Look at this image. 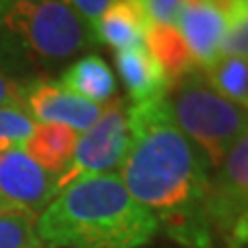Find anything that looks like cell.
I'll use <instances>...</instances> for the list:
<instances>
[{"label": "cell", "mask_w": 248, "mask_h": 248, "mask_svg": "<svg viewBox=\"0 0 248 248\" xmlns=\"http://www.w3.org/2000/svg\"><path fill=\"white\" fill-rule=\"evenodd\" d=\"M128 149L120 180L137 203L153 211L159 228L186 248H213L215 234L203 213L209 161L176 126L168 97L126 108Z\"/></svg>", "instance_id": "1"}, {"label": "cell", "mask_w": 248, "mask_h": 248, "mask_svg": "<svg viewBox=\"0 0 248 248\" xmlns=\"http://www.w3.org/2000/svg\"><path fill=\"white\" fill-rule=\"evenodd\" d=\"M157 232V215L114 172L73 182L35 217L37 238L52 248H141Z\"/></svg>", "instance_id": "2"}, {"label": "cell", "mask_w": 248, "mask_h": 248, "mask_svg": "<svg viewBox=\"0 0 248 248\" xmlns=\"http://www.w3.org/2000/svg\"><path fill=\"white\" fill-rule=\"evenodd\" d=\"M166 97L176 126L199 147L209 166L219 168L232 147L246 137V110L221 97L203 73L182 77Z\"/></svg>", "instance_id": "3"}, {"label": "cell", "mask_w": 248, "mask_h": 248, "mask_svg": "<svg viewBox=\"0 0 248 248\" xmlns=\"http://www.w3.org/2000/svg\"><path fill=\"white\" fill-rule=\"evenodd\" d=\"M0 25L25 58L58 64L93 44V33L60 0H9Z\"/></svg>", "instance_id": "4"}, {"label": "cell", "mask_w": 248, "mask_h": 248, "mask_svg": "<svg viewBox=\"0 0 248 248\" xmlns=\"http://www.w3.org/2000/svg\"><path fill=\"white\" fill-rule=\"evenodd\" d=\"M128 141L130 135L126 104L122 97L114 95L110 102L104 104L97 122L77 139L68 166L64 168V172L54 178V197L81 178L110 174L122 164Z\"/></svg>", "instance_id": "5"}, {"label": "cell", "mask_w": 248, "mask_h": 248, "mask_svg": "<svg viewBox=\"0 0 248 248\" xmlns=\"http://www.w3.org/2000/svg\"><path fill=\"white\" fill-rule=\"evenodd\" d=\"M246 201H248V141L242 137L232 147L217 174L209 178L203 213L213 234L226 244L246 246Z\"/></svg>", "instance_id": "6"}, {"label": "cell", "mask_w": 248, "mask_h": 248, "mask_svg": "<svg viewBox=\"0 0 248 248\" xmlns=\"http://www.w3.org/2000/svg\"><path fill=\"white\" fill-rule=\"evenodd\" d=\"M21 110L33 122L66 126L81 135L97 122L104 106L66 91L58 81L33 79L21 85Z\"/></svg>", "instance_id": "7"}, {"label": "cell", "mask_w": 248, "mask_h": 248, "mask_svg": "<svg viewBox=\"0 0 248 248\" xmlns=\"http://www.w3.org/2000/svg\"><path fill=\"white\" fill-rule=\"evenodd\" d=\"M176 29L180 31L190 52L195 68L207 71L221 58V44L226 37V11L207 0H186L178 17Z\"/></svg>", "instance_id": "8"}, {"label": "cell", "mask_w": 248, "mask_h": 248, "mask_svg": "<svg viewBox=\"0 0 248 248\" xmlns=\"http://www.w3.org/2000/svg\"><path fill=\"white\" fill-rule=\"evenodd\" d=\"M0 195L35 215L54 199V176L23 149L6 151L0 155Z\"/></svg>", "instance_id": "9"}, {"label": "cell", "mask_w": 248, "mask_h": 248, "mask_svg": "<svg viewBox=\"0 0 248 248\" xmlns=\"http://www.w3.org/2000/svg\"><path fill=\"white\" fill-rule=\"evenodd\" d=\"M151 21L143 0H114L91 27L93 40L112 46L116 52L145 46Z\"/></svg>", "instance_id": "10"}, {"label": "cell", "mask_w": 248, "mask_h": 248, "mask_svg": "<svg viewBox=\"0 0 248 248\" xmlns=\"http://www.w3.org/2000/svg\"><path fill=\"white\" fill-rule=\"evenodd\" d=\"M116 68L133 104L168 95L170 81L145 46L116 52Z\"/></svg>", "instance_id": "11"}, {"label": "cell", "mask_w": 248, "mask_h": 248, "mask_svg": "<svg viewBox=\"0 0 248 248\" xmlns=\"http://www.w3.org/2000/svg\"><path fill=\"white\" fill-rule=\"evenodd\" d=\"M58 83L66 91L97 106L108 104L116 93V79L112 68L97 54H87V56L73 62L62 73Z\"/></svg>", "instance_id": "12"}, {"label": "cell", "mask_w": 248, "mask_h": 248, "mask_svg": "<svg viewBox=\"0 0 248 248\" xmlns=\"http://www.w3.org/2000/svg\"><path fill=\"white\" fill-rule=\"evenodd\" d=\"M79 133L66 126H54V124H35L33 135L23 147L35 164H40L46 172L56 178L64 172V168L71 161V155L75 151Z\"/></svg>", "instance_id": "13"}, {"label": "cell", "mask_w": 248, "mask_h": 248, "mask_svg": "<svg viewBox=\"0 0 248 248\" xmlns=\"http://www.w3.org/2000/svg\"><path fill=\"white\" fill-rule=\"evenodd\" d=\"M145 48L151 52V56L159 62L170 87L180 81L182 77L195 71L190 52L186 48L180 31L170 25H149L145 35Z\"/></svg>", "instance_id": "14"}, {"label": "cell", "mask_w": 248, "mask_h": 248, "mask_svg": "<svg viewBox=\"0 0 248 248\" xmlns=\"http://www.w3.org/2000/svg\"><path fill=\"white\" fill-rule=\"evenodd\" d=\"M209 85L226 97L228 102L240 108L248 106V66L246 58L238 56H221L219 60L203 71Z\"/></svg>", "instance_id": "15"}, {"label": "cell", "mask_w": 248, "mask_h": 248, "mask_svg": "<svg viewBox=\"0 0 248 248\" xmlns=\"http://www.w3.org/2000/svg\"><path fill=\"white\" fill-rule=\"evenodd\" d=\"M33 213H0V248H46L35 234Z\"/></svg>", "instance_id": "16"}, {"label": "cell", "mask_w": 248, "mask_h": 248, "mask_svg": "<svg viewBox=\"0 0 248 248\" xmlns=\"http://www.w3.org/2000/svg\"><path fill=\"white\" fill-rule=\"evenodd\" d=\"M248 52V0H230L226 9V37L221 56L246 58Z\"/></svg>", "instance_id": "17"}, {"label": "cell", "mask_w": 248, "mask_h": 248, "mask_svg": "<svg viewBox=\"0 0 248 248\" xmlns=\"http://www.w3.org/2000/svg\"><path fill=\"white\" fill-rule=\"evenodd\" d=\"M35 130V122L21 108H0V155L23 149Z\"/></svg>", "instance_id": "18"}, {"label": "cell", "mask_w": 248, "mask_h": 248, "mask_svg": "<svg viewBox=\"0 0 248 248\" xmlns=\"http://www.w3.org/2000/svg\"><path fill=\"white\" fill-rule=\"evenodd\" d=\"M143 2H145V11L151 25L176 27L186 0H143Z\"/></svg>", "instance_id": "19"}, {"label": "cell", "mask_w": 248, "mask_h": 248, "mask_svg": "<svg viewBox=\"0 0 248 248\" xmlns=\"http://www.w3.org/2000/svg\"><path fill=\"white\" fill-rule=\"evenodd\" d=\"M60 2L66 4L68 9L91 29L93 23L102 17V13L114 2V0H60Z\"/></svg>", "instance_id": "20"}, {"label": "cell", "mask_w": 248, "mask_h": 248, "mask_svg": "<svg viewBox=\"0 0 248 248\" xmlns=\"http://www.w3.org/2000/svg\"><path fill=\"white\" fill-rule=\"evenodd\" d=\"M0 108H21V85L0 71Z\"/></svg>", "instance_id": "21"}, {"label": "cell", "mask_w": 248, "mask_h": 248, "mask_svg": "<svg viewBox=\"0 0 248 248\" xmlns=\"http://www.w3.org/2000/svg\"><path fill=\"white\" fill-rule=\"evenodd\" d=\"M13 211H23L21 207H17L15 203H11L9 199H4L2 195H0V213H13ZM27 213V211H25Z\"/></svg>", "instance_id": "22"}, {"label": "cell", "mask_w": 248, "mask_h": 248, "mask_svg": "<svg viewBox=\"0 0 248 248\" xmlns=\"http://www.w3.org/2000/svg\"><path fill=\"white\" fill-rule=\"evenodd\" d=\"M6 4H9V0H0V13L4 11V6H6Z\"/></svg>", "instance_id": "23"}, {"label": "cell", "mask_w": 248, "mask_h": 248, "mask_svg": "<svg viewBox=\"0 0 248 248\" xmlns=\"http://www.w3.org/2000/svg\"><path fill=\"white\" fill-rule=\"evenodd\" d=\"M226 248H246V246H234V244H226Z\"/></svg>", "instance_id": "24"}]
</instances>
